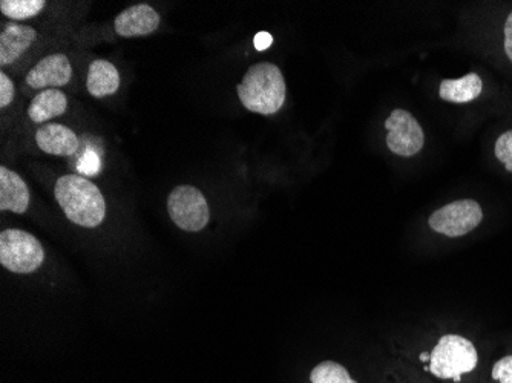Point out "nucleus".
I'll list each match as a JSON object with an SVG mask.
<instances>
[{"mask_svg": "<svg viewBox=\"0 0 512 383\" xmlns=\"http://www.w3.org/2000/svg\"><path fill=\"white\" fill-rule=\"evenodd\" d=\"M54 197L71 223L96 229L106 217V201L96 184L80 175H63L54 187Z\"/></svg>", "mask_w": 512, "mask_h": 383, "instance_id": "1", "label": "nucleus"}, {"mask_svg": "<svg viewBox=\"0 0 512 383\" xmlns=\"http://www.w3.org/2000/svg\"><path fill=\"white\" fill-rule=\"evenodd\" d=\"M237 92L240 102L250 112L273 115L286 102V80L281 69L273 63H256L244 74Z\"/></svg>", "mask_w": 512, "mask_h": 383, "instance_id": "2", "label": "nucleus"}, {"mask_svg": "<svg viewBox=\"0 0 512 383\" xmlns=\"http://www.w3.org/2000/svg\"><path fill=\"white\" fill-rule=\"evenodd\" d=\"M421 361L427 362L425 371L434 379L460 382L476 370L479 353L470 339L460 334H445L434 345L431 353L421 354Z\"/></svg>", "mask_w": 512, "mask_h": 383, "instance_id": "3", "label": "nucleus"}, {"mask_svg": "<svg viewBox=\"0 0 512 383\" xmlns=\"http://www.w3.org/2000/svg\"><path fill=\"white\" fill-rule=\"evenodd\" d=\"M45 261V250L36 236L20 229L0 233V264L17 275L36 272Z\"/></svg>", "mask_w": 512, "mask_h": 383, "instance_id": "4", "label": "nucleus"}, {"mask_svg": "<svg viewBox=\"0 0 512 383\" xmlns=\"http://www.w3.org/2000/svg\"><path fill=\"white\" fill-rule=\"evenodd\" d=\"M168 212L175 226L184 232H200L211 220L209 204L194 186L175 187L169 194Z\"/></svg>", "mask_w": 512, "mask_h": 383, "instance_id": "5", "label": "nucleus"}, {"mask_svg": "<svg viewBox=\"0 0 512 383\" xmlns=\"http://www.w3.org/2000/svg\"><path fill=\"white\" fill-rule=\"evenodd\" d=\"M483 220V210L474 200H459L440 207L431 215L428 226L448 238H460L476 230Z\"/></svg>", "mask_w": 512, "mask_h": 383, "instance_id": "6", "label": "nucleus"}, {"mask_svg": "<svg viewBox=\"0 0 512 383\" xmlns=\"http://www.w3.org/2000/svg\"><path fill=\"white\" fill-rule=\"evenodd\" d=\"M387 146L399 157H414L425 145V134L416 118L404 109H394L385 120Z\"/></svg>", "mask_w": 512, "mask_h": 383, "instance_id": "7", "label": "nucleus"}, {"mask_svg": "<svg viewBox=\"0 0 512 383\" xmlns=\"http://www.w3.org/2000/svg\"><path fill=\"white\" fill-rule=\"evenodd\" d=\"M73 79V66L65 54L43 57L27 74V85L33 89H60Z\"/></svg>", "mask_w": 512, "mask_h": 383, "instance_id": "8", "label": "nucleus"}, {"mask_svg": "<svg viewBox=\"0 0 512 383\" xmlns=\"http://www.w3.org/2000/svg\"><path fill=\"white\" fill-rule=\"evenodd\" d=\"M160 27V14L151 5L138 4L126 8L115 17V33L122 37L149 36Z\"/></svg>", "mask_w": 512, "mask_h": 383, "instance_id": "9", "label": "nucleus"}, {"mask_svg": "<svg viewBox=\"0 0 512 383\" xmlns=\"http://www.w3.org/2000/svg\"><path fill=\"white\" fill-rule=\"evenodd\" d=\"M34 140L40 151L57 157H71L80 146L76 132L59 123H48L37 129Z\"/></svg>", "mask_w": 512, "mask_h": 383, "instance_id": "10", "label": "nucleus"}, {"mask_svg": "<svg viewBox=\"0 0 512 383\" xmlns=\"http://www.w3.org/2000/svg\"><path fill=\"white\" fill-rule=\"evenodd\" d=\"M37 31L22 23H10L0 33V66H10L30 50Z\"/></svg>", "mask_w": 512, "mask_h": 383, "instance_id": "11", "label": "nucleus"}, {"mask_svg": "<svg viewBox=\"0 0 512 383\" xmlns=\"http://www.w3.org/2000/svg\"><path fill=\"white\" fill-rule=\"evenodd\" d=\"M30 200V189L22 177L8 167L0 166V210L22 215L30 207Z\"/></svg>", "mask_w": 512, "mask_h": 383, "instance_id": "12", "label": "nucleus"}, {"mask_svg": "<svg viewBox=\"0 0 512 383\" xmlns=\"http://www.w3.org/2000/svg\"><path fill=\"white\" fill-rule=\"evenodd\" d=\"M120 83L122 79H120L119 69L108 60H94L89 65L86 88L94 99H105L108 95H114L119 91Z\"/></svg>", "mask_w": 512, "mask_h": 383, "instance_id": "13", "label": "nucleus"}, {"mask_svg": "<svg viewBox=\"0 0 512 383\" xmlns=\"http://www.w3.org/2000/svg\"><path fill=\"white\" fill-rule=\"evenodd\" d=\"M68 109V97L60 89H45L31 100L28 117L31 122L43 125L53 118L62 117Z\"/></svg>", "mask_w": 512, "mask_h": 383, "instance_id": "14", "label": "nucleus"}, {"mask_svg": "<svg viewBox=\"0 0 512 383\" xmlns=\"http://www.w3.org/2000/svg\"><path fill=\"white\" fill-rule=\"evenodd\" d=\"M482 91V79L476 73H471L462 77V79L444 80L440 83L439 95L440 99L445 100V102L463 105V103H471L479 99Z\"/></svg>", "mask_w": 512, "mask_h": 383, "instance_id": "15", "label": "nucleus"}, {"mask_svg": "<svg viewBox=\"0 0 512 383\" xmlns=\"http://www.w3.org/2000/svg\"><path fill=\"white\" fill-rule=\"evenodd\" d=\"M45 5V0H2L0 11L11 20H28L39 16Z\"/></svg>", "mask_w": 512, "mask_h": 383, "instance_id": "16", "label": "nucleus"}, {"mask_svg": "<svg viewBox=\"0 0 512 383\" xmlns=\"http://www.w3.org/2000/svg\"><path fill=\"white\" fill-rule=\"evenodd\" d=\"M312 383H358L344 365L338 362L324 361L316 365L310 373Z\"/></svg>", "mask_w": 512, "mask_h": 383, "instance_id": "17", "label": "nucleus"}, {"mask_svg": "<svg viewBox=\"0 0 512 383\" xmlns=\"http://www.w3.org/2000/svg\"><path fill=\"white\" fill-rule=\"evenodd\" d=\"M494 152H496L497 160L502 161L506 171L512 174V129L500 135L499 140L496 141Z\"/></svg>", "mask_w": 512, "mask_h": 383, "instance_id": "18", "label": "nucleus"}, {"mask_svg": "<svg viewBox=\"0 0 512 383\" xmlns=\"http://www.w3.org/2000/svg\"><path fill=\"white\" fill-rule=\"evenodd\" d=\"M491 379L496 383H512V354L502 357L494 364Z\"/></svg>", "mask_w": 512, "mask_h": 383, "instance_id": "19", "label": "nucleus"}, {"mask_svg": "<svg viewBox=\"0 0 512 383\" xmlns=\"http://www.w3.org/2000/svg\"><path fill=\"white\" fill-rule=\"evenodd\" d=\"M14 83L11 82L10 77L5 73H0V108L4 109L10 106L14 100Z\"/></svg>", "mask_w": 512, "mask_h": 383, "instance_id": "20", "label": "nucleus"}, {"mask_svg": "<svg viewBox=\"0 0 512 383\" xmlns=\"http://www.w3.org/2000/svg\"><path fill=\"white\" fill-rule=\"evenodd\" d=\"M80 171L86 175L96 174L99 169V158L94 154H88L85 158H82V166H79Z\"/></svg>", "mask_w": 512, "mask_h": 383, "instance_id": "21", "label": "nucleus"}, {"mask_svg": "<svg viewBox=\"0 0 512 383\" xmlns=\"http://www.w3.org/2000/svg\"><path fill=\"white\" fill-rule=\"evenodd\" d=\"M272 43V34L266 33V31H261V33L256 34L255 39H253V45H255V48L258 51L269 50Z\"/></svg>", "mask_w": 512, "mask_h": 383, "instance_id": "22", "label": "nucleus"}, {"mask_svg": "<svg viewBox=\"0 0 512 383\" xmlns=\"http://www.w3.org/2000/svg\"><path fill=\"white\" fill-rule=\"evenodd\" d=\"M503 34H505V53L512 62V11L509 13V16L506 17Z\"/></svg>", "mask_w": 512, "mask_h": 383, "instance_id": "23", "label": "nucleus"}]
</instances>
